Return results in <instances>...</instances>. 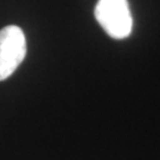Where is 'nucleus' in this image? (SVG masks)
I'll list each match as a JSON object with an SVG mask.
<instances>
[{"instance_id":"1","label":"nucleus","mask_w":160,"mask_h":160,"mask_svg":"<svg viewBox=\"0 0 160 160\" xmlns=\"http://www.w3.org/2000/svg\"><path fill=\"white\" fill-rule=\"evenodd\" d=\"M95 18L106 33L114 39L127 38L133 29V18L127 0H98Z\"/></svg>"},{"instance_id":"2","label":"nucleus","mask_w":160,"mask_h":160,"mask_svg":"<svg viewBox=\"0 0 160 160\" xmlns=\"http://www.w3.org/2000/svg\"><path fill=\"white\" fill-rule=\"evenodd\" d=\"M26 56V39L23 30L8 25L0 30V81L8 78Z\"/></svg>"}]
</instances>
